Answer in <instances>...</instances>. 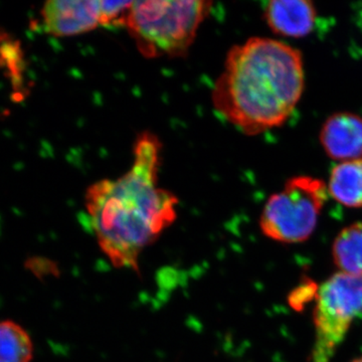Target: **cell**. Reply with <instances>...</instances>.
<instances>
[{
    "label": "cell",
    "instance_id": "5b68a950",
    "mask_svg": "<svg viewBox=\"0 0 362 362\" xmlns=\"http://www.w3.org/2000/svg\"><path fill=\"white\" fill-rule=\"evenodd\" d=\"M362 313V278L337 273L319 287L314 310L311 362H329L352 322Z\"/></svg>",
    "mask_w": 362,
    "mask_h": 362
},
{
    "label": "cell",
    "instance_id": "7a4b0ae2",
    "mask_svg": "<svg viewBox=\"0 0 362 362\" xmlns=\"http://www.w3.org/2000/svg\"><path fill=\"white\" fill-rule=\"evenodd\" d=\"M305 85L300 51L269 37L233 45L211 92L214 108L244 134H261L284 124Z\"/></svg>",
    "mask_w": 362,
    "mask_h": 362
},
{
    "label": "cell",
    "instance_id": "6da1fadb",
    "mask_svg": "<svg viewBox=\"0 0 362 362\" xmlns=\"http://www.w3.org/2000/svg\"><path fill=\"white\" fill-rule=\"evenodd\" d=\"M162 143L143 131L136 138L129 170L88 187L84 206L100 249L118 269L138 272L143 251L177 218V197L159 187Z\"/></svg>",
    "mask_w": 362,
    "mask_h": 362
},
{
    "label": "cell",
    "instance_id": "9c48e42d",
    "mask_svg": "<svg viewBox=\"0 0 362 362\" xmlns=\"http://www.w3.org/2000/svg\"><path fill=\"white\" fill-rule=\"evenodd\" d=\"M328 194L351 209L362 207V158L342 161L331 170Z\"/></svg>",
    "mask_w": 362,
    "mask_h": 362
},
{
    "label": "cell",
    "instance_id": "8fae6325",
    "mask_svg": "<svg viewBox=\"0 0 362 362\" xmlns=\"http://www.w3.org/2000/svg\"><path fill=\"white\" fill-rule=\"evenodd\" d=\"M33 343L28 331L11 320L0 321V362H32Z\"/></svg>",
    "mask_w": 362,
    "mask_h": 362
},
{
    "label": "cell",
    "instance_id": "30bf717a",
    "mask_svg": "<svg viewBox=\"0 0 362 362\" xmlns=\"http://www.w3.org/2000/svg\"><path fill=\"white\" fill-rule=\"evenodd\" d=\"M332 255L340 273L362 278V223L346 226L338 233Z\"/></svg>",
    "mask_w": 362,
    "mask_h": 362
},
{
    "label": "cell",
    "instance_id": "7c38bea8",
    "mask_svg": "<svg viewBox=\"0 0 362 362\" xmlns=\"http://www.w3.org/2000/svg\"><path fill=\"white\" fill-rule=\"evenodd\" d=\"M352 362H362V357H359V358L356 359V361Z\"/></svg>",
    "mask_w": 362,
    "mask_h": 362
},
{
    "label": "cell",
    "instance_id": "52a82bcc",
    "mask_svg": "<svg viewBox=\"0 0 362 362\" xmlns=\"http://www.w3.org/2000/svg\"><path fill=\"white\" fill-rule=\"evenodd\" d=\"M320 141L333 160L362 158V117L350 112L333 114L323 124Z\"/></svg>",
    "mask_w": 362,
    "mask_h": 362
},
{
    "label": "cell",
    "instance_id": "277c9868",
    "mask_svg": "<svg viewBox=\"0 0 362 362\" xmlns=\"http://www.w3.org/2000/svg\"><path fill=\"white\" fill-rule=\"evenodd\" d=\"M327 197V185L319 178H290L267 202L259 218L262 232L277 242H304L315 230Z\"/></svg>",
    "mask_w": 362,
    "mask_h": 362
},
{
    "label": "cell",
    "instance_id": "ba28073f",
    "mask_svg": "<svg viewBox=\"0 0 362 362\" xmlns=\"http://www.w3.org/2000/svg\"><path fill=\"white\" fill-rule=\"evenodd\" d=\"M264 16L274 33L302 37L313 30L317 13L309 0H273L267 4Z\"/></svg>",
    "mask_w": 362,
    "mask_h": 362
},
{
    "label": "cell",
    "instance_id": "8992f818",
    "mask_svg": "<svg viewBox=\"0 0 362 362\" xmlns=\"http://www.w3.org/2000/svg\"><path fill=\"white\" fill-rule=\"evenodd\" d=\"M40 13L45 32L54 37H75L103 26L102 0H52Z\"/></svg>",
    "mask_w": 362,
    "mask_h": 362
},
{
    "label": "cell",
    "instance_id": "3957f363",
    "mask_svg": "<svg viewBox=\"0 0 362 362\" xmlns=\"http://www.w3.org/2000/svg\"><path fill=\"white\" fill-rule=\"evenodd\" d=\"M211 6L204 0L132 1L125 28L146 58L182 57Z\"/></svg>",
    "mask_w": 362,
    "mask_h": 362
}]
</instances>
